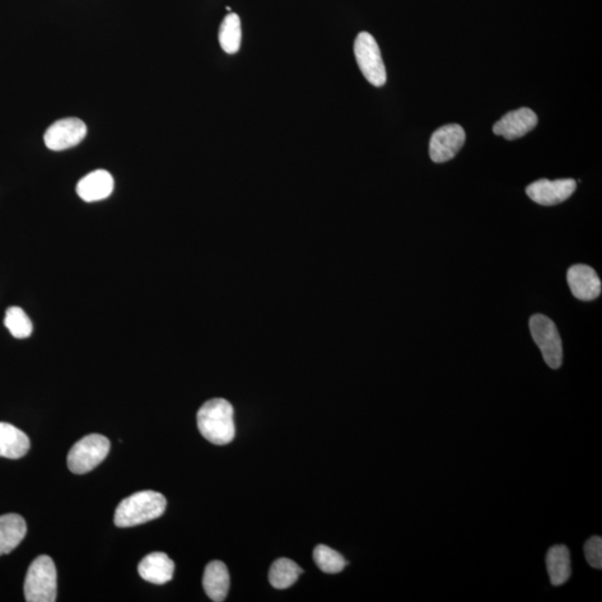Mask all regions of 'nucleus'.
<instances>
[{
    "mask_svg": "<svg viewBox=\"0 0 602 602\" xmlns=\"http://www.w3.org/2000/svg\"><path fill=\"white\" fill-rule=\"evenodd\" d=\"M198 427L205 440L216 445H226L236 436L233 408L228 400L213 399L201 406L197 415Z\"/></svg>",
    "mask_w": 602,
    "mask_h": 602,
    "instance_id": "1",
    "label": "nucleus"
},
{
    "mask_svg": "<svg viewBox=\"0 0 602 602\" xmlns=\"http://www.w3.org/2000/svg\"><path fill=\"white\" fill-rule=\"evenodd\" d=\"M166 499L156 491H141L124 499L116 508L114 524L119 527H130L147 524L160 517L166 512Z\"/></svg>",
    "mask_w": 602,
    "mask_h": 602,
    "instance_id": "2",
    "label": "nucleus"
},
{
    "mask_svg": "<svg viewBox=\"0 0 602 602\" xmlns=\"http://www.w3.org/2000/svg\"><path fill=\"white\" fill-rule=\"evenodd\" d=\"M28 602H54L58 597V572L53 559L40 555L28 568L25 585Z\"/></svg>",
    "mask_w": 602,
    "mask_h": 602,
    "instance_id": "3",
    "label": "nucleus"
},
{
    "mask_svg": "<svg viewBox=\"0 0 602 602\" xmlns=\"http://www.w3.org/2000/svg\"><path fill=\"white\" fill-rule=\"evenodd\" d=\"M110 447V441L100 434H91L83 437L68 453V469L76 474L90 472L106 459Z\"/></svg>",
    "mask_w": 602,
    "mask_h": 602,
    "instance_id": "4",
    "label": "nucleus"
},
{
    "mask_svg": "<svg viewBox=\"0 0 602 602\" xmlns=\"http://www.w3.org/2000/svg\"><path fill=\"white\" fill-rule=\"evenodd\" d=\"M355 58L368 82L376 87L385 85L387 74L380 46L370 32H359L354 44Z\"/></svg>",
    "mask_w": 602,
    "mask_h": 602,
    "instance_id": "5",
    "label": "nucleus"
},
{
    "mask_svg": "<svg viewBox=\"0 0 602 602\" xmlns=\"http://www.w3.org/2000/svg\"><path fill=\"white\" fill-rule=\"evenodd\" d=\"M530 331L544 362L553 370H558L562 365L563 351L557 326L548 317L535 315L530 319Z\"/></svg>",
    "mask_w": 602,
    "mask_h": 602,
    "instance_id": "6",
    "label": "nucleus"
},
{
    "mask_svg": "<svg viewBox=\"0 0 602 602\" xmlns=\"http://www.w3.org/2000/svg\"><path fill=\"white\" fill-rule=\"evenodd\" d=\"M87 128L82 120L68 118L56 121L44 135L45 146L51 151H64L76 147L85 139Z\"/></svg>",
    "mask_w": 602,
    "mask_h": 602,
    "instance_id": "7",
    "label": "nucleus"
},
{
    "mask_svg": "<svg viewBox=\"0 0 602 602\" xmlns=\"http://www.w3.org/2000/svg\"><path fill=\"white\" fill-rule=\"evenodd\" d=\"M465 132L459 124L442 126L436 130L429 142V157L436 163L452 160L465 143Z\"/></svg>",
    "mask_w": 602,
    "mask_h": 602,
    "instance_id": "8",
    "label": "nucleus"
},
{
    "mask_svg": "<svg viewBox=\"0 0 602 602\" xmlns=\"http://www.w3.org/2000/svg\"><path fill=\"white\" fill-rule=\"evenodd\" d=\"M577 189V182L572 179L550 181L543 179L534 182L526 188V194L535 203L555 205L564 202L571 197Z\"/></svg>",
    "mask_w": 602,
    "mask_h": 602,
    "instance_id": "9",
    "label": "nucleus"
},
{
    "mask_svg": "<svg viewBox=\"0 0 602 602\" xmlns=\"http://www.w3.org/2000/svg\"><path fill=\"white\" fill-rule=\"evenodd\" d=\"M567 280L572 295L579 301H591L601 295V280L589 265H572L568 270Z\"/></svg>",
    "mask_w": 602,
    "mask_h": 602,
    "instance_id": "10",
    "label": "nucleus"
},
{
    "mask_svg": "<svg viewBox=\"0 0 602 602\" xmlns=\"http://www.w3.org/2000/svg\"><path fill=\"white\" fill-rule=\"evenodd\" d=\"M538 124V116L534 111L522 107L503 116L493 126L494 134L500 135L508 141L525 137Z\"/></svg>",
    "mask_w": 602,
    "mask_h": 602,
    "instance_id": "11",
    "label": "nucleus"
},
{
    "mask_svg": "<svg viewBox=\"0 0 602 602\" xmlns=\"http://www.w3.org/2000/svg\"><path fill=\"white\" fill-rule=\"evenodd\" d=\"M113 190V176L105 170L91 172L84 176L76 186L78 197L85 202H96V201L109 198Z\"/></svg>",
    "mask_w": 602,
    "mask_h": 602,
    "instance_id": "12",
    "label": "nucleus"
},
{
    "mask_svg": "<svg viewBox=\"0 0 602 602\" xmlns=\"http://www.w3.org/2000/svg\"><path fill=\"white\" fill-rule=\"evenodd\" d=\"M175 562L165 553L148 554L138 567L139 576L154 585H165L171 581L175 575Z\"/></svg>",
    "mask_w": 602,
    "mask_h": 602,
    "instance_id": "13",
    "label": "nucleus"
},
{
    "mask_svg": "<svg viewBox=\"0 0 602 602\" xmlns=\"http://www.w3.org/2000/svg\"><path fill=\"white\" fill-rule=\"evenodd\" d=\"M202 583L210 599L214 602L225 601L230 589V576L226 564L218 560L210 562L205 567Z\"/></svg>",
    "mask_w": 602,
    "mask_h": 602,
    "instance_id": "14",
    "label": "nucleus"
},
{
    "mask_svg": "<svg viewBox=\"0 0 602 602\" xmlns=\"http://www.w3.org/2000/svg\"><path fill=\"white\" fill-rule=\"evenodd\" d=\"M31 441L26 434L12 424L0 422V456L17 460L30 451Z\"/></svg>",
    "mask_w": 602,
    "mask_h": 602,
    "instance_id": "15",
    "label": "nucleus"
},
{
    "mask_svg": "<svg viewBox=\"0 0 602 602\" xmlns=\"http://www.w3.org/2000/svg\"><path fill=\"white\" fill-rule=\"evenodd\" d=\"M27 526L20 515L0 517V555L8 554L24 540Z\"/></svg>",
    "mask_w": 602,
    "mask_h": 602,
    "instance_id": "16",
    "label": "nucleus"
},
{
    "mask_svg": "<svg viewBox=\"0 0 602 602\" xmlns=\"http://www.w3.org/2000/svg\"><path fill=\"white\" fill-rule=\"evenodd\" d=\"M547 568L553 586H562L571 576V553L566 545H554L547 554Z\"/></svg>",
    "mask_w": 602,
    "mask_h": 602,
    "instance_id": "17",
    "label": "nucleus"
},
{
    "mask_svg": "<svg viewBox=\"0 0 602 602\" xmlns=\"http://www.w3.org/2000/svg\"><path fill=\"white\" fill-rule=\"evenodd\" d=\"M302 572V569L292 560L278 559L270 568L269 581L276 589H287L298 580Z\"/></svg>",
    "mask_w": 602,
    "mask_h": 602,
    "instance_id": "18",
    "label": "nucleus"
},
{
    "mask_svg": "<svg viewBox=\"0 0 602 602\" xmlns=\"http://www.w3.org/2000/svg\"><path fill=\"white\" fill-rule=\"evenodd\" d=\"M219 43L228 54H236L241 45V22L235 13H229L219 30Z\"/></svg>",
    "mask_w": 602,
    "mask_h": 602,
    "instance_id": "19",
    "label": "nucleus"
},
{
    "mask_svg": "<svg viewBox=\"0 0 602 602\" xmlns=\"http://www.w3.org/2000/svg\"><path fill=\"white\" fill-rule=\"evenodd\" d=\"M4 324L9 333L17 339L30 337L32 333V323L30 317L20 307H9L4 315Z\"/></svg>",
    "mask_w": 602,
    "mask_h": 602,
    "instance_id": "20",
    "label": "nucleus"
},
{
    "mask_svg": "<svg viewBox=\"0 0 602 602\" xmlns=\"http://www.w3.org/2000/svg\"><path fill=\"white\" fill-rule=\"evenodd\" d=\"M314 560L321 571L331 575L343 571L347 566V562L342 554L324 544L317 545L315 548Z\"/></svg>",
    "mask_w": 602,
    "mask_h": 602,
    "instance_id": "21",
    "label": "nucleus"
},
{
    "mask_svg": "<svg viewBox=\"0 0 602 602\" xmlns=\"http://www.w3.org/2000/svg\"><path fill=\"white\" fill-rule=\"evenodd\" d=\"M585 555L588 563L592 568H602V539L600 536H592L585 544Z\"/></svg>",
    "mask_w": 602,
    "mask_h": 602,
    "instance_id": "22",
    "label": "nucleus"
}]
</instances>
